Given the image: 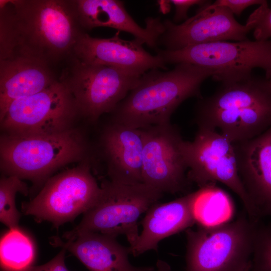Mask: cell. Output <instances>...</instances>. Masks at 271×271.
I'll return each mask as SVG.
<instances>
[{
  "instance_id": "cell-1",
  "label": "cell",
  "mask_w": 271,
  "mask_h": 271,
  "mask_svg": "<svg viewBox=\"0 0 271 271\" xmlns=\"http://www.w3.org/2000/svg\"><path fill=\"white\" fill-rule=\"evenodd\" d=\"M81 32L72 0L0 1V60L21 55L51 66L71 55Z\"/></svg>"
},
{
  "instance_id": "cell-2",
  "label": "cell",
  "mask_w": 271,
  "mask_h": 271,
  "mask_svg": "<svg viewBox=\"0 0 271 271\" xmlns=\"http://www.w3.org/2000/svg\"><path fill=\"white\" fill-rule=\"evenodd\" d=\"M151 70L142 75L136 86L111 112V120L134 128L165 124L187 99L202 97L200 88L212 77L210 69L180 63L170 71Z\"/></svg>"
},
{
  "instance_id": "cell-3",
  "label": "cell",
  "mask_w": 271,
  "mask_h": 271,
  "mask_svg": "<svg viewBox=\"0 0 271 271\" xmlns=\"http://www.w3.org/2000/svg\"><path fill=\"white\" fill-rule=\"evenodd\" d=\"M198 128L219 130L232 143L253 139L271 126V81L251 76L222 84L199 98L194 108Z\"/></svg>"
},
{
  "instance_id": "cell-4",
  "label": "cell",
  "mask_w": 271,
  "mask_h": 271,
  "mask_svg": "<svg viewBox=\"0 0 271 271\" xmlns=\"http://www.w3.org/2000/svg\"><path fill=\"white\" fill-rule=\"evenodd\" d=\"M88 149L85 139L74 128L49 134H3L1 168L7 176L43 182L61 167L83 159Z\"/></svg>"
},
{
  "instance_id": "cell-5",
  "label": "cell",
  "mask_w": 271,
  "mask_h": 271,
  "mask_svg": "<svg viewBox=\"0 0 271 271\" xmlns=\"http://www.w3.org/2000/svg\"><path fill=\"white\" fill-rule=\"evenodd\" d=\"M258 221L244 215L186 230V271H243L251 263Z\"/></svg>"
},
{
  "instance_id": "cell-6",
  "label": "cell",
  "mask_w": 271,
  "mask_h": 271,
  "mask_svg": "<svg viewBox=\"0 0 271 271\" xmlns=\"http://www.w3.org/2000/svg\"><path fill=\"white\" fill-rule=\"evenodd\" d=\"M96 203L83 214L75 227L65 232L66 240L84 233H97L113 237L124 235L133 245L139 233L138 221L153 204L157 203L163 193L141 183L124 184L105 181Z\"/></svg>"
},
{
  "instance_id": "cell-7",
  "label": "cell",
  "mask_w": 271,
  "mask_h": 271,
  "mask_svg": "<svg viewBox=\"0 0 271 271\" xmlns=\"http://www.w3.org/2000/svg\"><path fill=\"white\" fill-rule=\"evenodd\" d=\"M165 64L190 63L210 69L212 77L222 84L246 79L255 68L271 78V40L248 39L218 41L190 46L177 50H157Z\"/></svg>"
},
{
  "instance_id": "cell-8",
  "label": "cell",
  "mask_w": 271,
  "mask_h": 271,
  "mask_svg": "<svg viewBox=\"0 0 271 271\" xmlns=\"http://www.w3.org/2000/svg\"><path fill=\"white\" fill-rule=\"evenodd\" d=\"M60 78L71 92L80 115L95 122L111 113L141 76L113 66L82 63L72 56Z\"/></svg>"
},
{
  "instance_id": "cell-9",
  "label": "cell",
  "mask_w": 271,
  "mask_h": 271,
  "mask_svg": "<svg viewBox=\"0 0 271 271\" xmlns=\"http://www.w3.org/2000/svg\"><path fill=\"white\" fill-rule=\"evenodd\" d=\"M101 193L89 162L50 177L38 194L22 205L24 213L38 221H48L58 228L84 213Z\"/></svg>"
},
{
  "instance_id": "cell-10",
  "label": "cell",
  "mask_w": 271,
  "mask_h": 271,
  "mask_svg": "<svg viewBox=\"0 0 271 271\" xmlns=\"http://www.w3.org/2000/svg\"><path fill=\"white\" fill-rule=\"evenodd\" d=\"M80 115L75 99L59 79L43 91L16 100L0 118L5 134H49L73 128Z\"/></svg>"
},
{
  "instance_id": "cell-11",
  "label": "cell",
  "mask_w": 271,
  "mask_h": 271,
  "mask_svg": "<svg viewBox=\"0 0 271 271\" xmlns=\"http://www.w3.org/2000/svg\"><path fill=\"white\" fill-rule=\"evenodd\" d=\"M184 151L187 178L199 188L220 182L241 200L249 218L257 220L239 176L234 144L215 130L198 128L192 141H185Z\"/></svg>"
},
{
  "instance_id": "cell-12",
  "label": "cell",
  "mask_w": 271,
  "mask_h": 271,
  "mask_svg": "<svg viewBox=\"0 0 271 271\" xmlns=\"http://www.w3.org/2000/svg\"><path fill=\"white\" fill-rule=\"evenodd\" d=\"M143 131V183L163 193L184 191L190 182L184 151L185 141L171 122L141 128Z\"/></svg>"
},
{
  "instance_id": "cell-13",
  "label": "cell",
  "mask_w": 271,
  "mask_h": 271,
  "mask_svg": "<svg viewBox=\"0 0 271 271\" xmlns=\"http://www.w3.org/2000/svg\"><path fill=\"white\" fill-rule=\"evenodd\" d=\"M257 14L255 10L245 25L236 21L234 15L226 7L211 5L207 1L199 6L194 16L179 25L166 20L165 31L158 44L166 50H177L195 45L218 41L247 40V35L256 24Z\"/></svg>"
},
{
  "instance_id": "cell-14",
  "label": "cell",
  "mask_w": 271,
  "mask_h": 271,
  "mask_svg": "<svg viewBox=\"0 0 271 271\" xmlns=\"http://www.w3.org/2000/svg\"><path fill=\"white\" fill-rule=\"evenodd\" d=\"M119 34L118 31L111 38H100L82 31L71 56L83 63L113 66L139 76L152 69H167L159 55H152L144 48L143 41L125 40Z\"/></svg>"
},
{
  "instance_id": "cell-15",
  "label": "cell",
  "mask_w": 271,
  "mask_h": 271,
  "mask_svg": "<svg viewBox=\"0 0 271 271\" xmlns=\"http://www.w3.org/2000/svg\"><path fill=\"white\" fill-rule=\"evenodd\" d=\"M234 147L239 176L257 219L271 216V126Z\"/></svg>"
},
{
  "instance_id": "cell-16",
  "label": "cell",
  "mask_w": 271,
  "mask_h": 271,
  "mask_svg": "<svg viewBox=\"0 0 271 271\" xmlns=\"http://www.w3.org/2000/svg\"><path fill=\"white\" fill-rule=\"evenodd\" d=\"M100 145L110 180L124 184L143 183L142 129L110 120L102 131Z\"/></svg>"
},
{
  "instance_id": "cell-17",
  "label": "cell",
  "mask_w": 271,
  "mask_h": 271,
  "mask_svg": "<svg viewBox=\"0 0 271 271\" xmlns=\"http://www.w3.org/2000/svg\"><path fill=\"white\" fill-rule=\"evenodd\" d=\"M81 28L91 30L109 27L132 34L151 48H156L165 31L159 17L148 18L146 26H139L127 13L124 2L117 0H72Z\"/></svg>"
},
{
  "instance_id": "cell-18",
  "label": "cell",
  "mask_w": 271,
  "mask_h": 271,
  "mask_svg": "<svg viewBox=\"0 0 271 271\" xmlns=\"http://www.w3.org/2000/svg\"><path fill=\"white\" fill-rule=\"evenodd\" d=\"M198 194L197 190L172 201L151 206L142 221V231L134 243L127 247L129 253L136 256L156 250L163 239L190 228L196 222L194 205Z\"/></svg>"
},
{
  "instance_id": "cell-19",
  "label": "cell",
  "mask_w": 271,
  "mask_h": 271,
  "mask_svg": "<svg viewBox=\"0 0 271 271\" xmlns=\"http://www.w3.org/2000/svg\"><path fill=\"white\" fill-rule=\"evenodd\" d=\"M56 78L49 65L21 55L0 60V118L13 101L39 93Z\"/></svg>"
},
{
  "instance_id": "cell-20",
  "label": "cell",
  "mask_w": 271,
  "mask_h": 271,
  "mask_svg": "<svg viewBox=\"0 0 271 271\" xmlns=\"http://www.w3.org/2000/svg\"><path fill=\"white\" fill-rule=\"evenodd\" d=\"M63 241L54 237L51 244L68 250L90 271H152L153 267H136L128 260V248L115 237L97 233H84Z\"/></svg>"
},
{
  "instance_id": "cell-21",
  "label": "cell",
  "mask_w": 271,
  "mask_h": 271,
  "mask_svg": "<svg viewBox=\"0 0 271 271\" xmlns=\"http://www.w3.org/2000/svg\"><path fill=\"white\" fill-rule=\"evenodd\" d=\"M35 257L33 240L19 226L9 229L2 236L1 271H28L34 265Z\"/></svg>"
},
{
  "instance_id": "cell-22",
  "label": "cell",
  "mask_w": 271,
  "mask_h": 271,
  "mask_svg": "<svg viewBox=\"0 0 271 271\" xmlns=\"http://www.w3.org/2000/svg\"><path fill=\"white\" fill-rule=\"evenodd\" d=\"M194 205L196 222L211 226L228 221L233 214V203L229 196L215 184L198 190Z\"/></svg>"
},
{
  "instance_id": "cell-23",
  "label": "cell",
  "mask_w": 271,
  "mask_h": 271,
  "mask_svg": "<svg viewBox=\"0 0 271 271\" xmlns=\"http://www.w3.org/2000/svg\"><path fill=\"white\" fill-rule=\"evenodd\" d=\"M26 196L27 184L15 176H3L0 180V220L10 229L19 227L21 217L15 204L17 193Z\"/></svg>"
},
{
  "instance_id": "cell-24",
  "label": "cell",
  "mask_w": 271,
  "mask_h": 271,
  "mask_svg": "<svg viewBox=\"0 0 271 271\" xmlns=\"http://www.w3.org/2000/svg\"><path fill=\"white\" fill-rule=\"evenodd\" d=\"M249 271H271V224L257 225Z\"/></svg>"
},
{
  "instance_id": "cell-25",
  "label": "cell",
  "mask_w": 271,
  "mask_h": 271,
  "mask_svg": "<svg viewBox=\"0 0 271 271\" xmlns=\"http://www.w3.org/2000/svg\"><path fill=\"white\" fill-rule=\"evenodd\" d=\"M257 20L253 29V36L257 41H266L271 38V8L265 2L256 9Z\"/></svg>"
},
{
  "instance_id": "cell-26",
  "label": "cell",
  "mask_w": 271,
  "mask_h": 271,
  "mask_svg": "<svg viewBox=\"0 0 271 271\" xmlns=\"http://www.w3.org/2000/svg\"><path fill=\"white\" fill-rule=\"evenodd\" d=\"M265 2L264 0H217L211 3V5L226 7L233 15L239 16L247 8L252 5H262Z\"/></svg>"
},
{
  "instance_id": "cell-27",
  "label": "cell",
  "mask_w": 271,
  "mask_h": 271,
  "mask_svg": "<svg viewBox=\"0 0 271 271\" xmlns=\"http://www.w3.org/2000/svg\"><path fill=\"white\" fill-rule=\"evenodd\" d=\"M207 1L203 0H170L167 2L172 4L175 8V13L173 21L175 24L183 20H187L189 8L194 5H203Z\"/></svg>"
},
{
  "instance_id": "cell-28",
  "label": "cell",
  "mask_w": 271,
  "mask_h": 271,
  "mask_svg": "<svg viewBox=\"0 0 271 271\" xmlns=\"http://www.w3.org/2000/svg\"><path fill=\"white\" fill-rule=\"evenodd\" d=\"M66 250L63 248L56 256L46 263L33 265L28 271H69L65 263Z\"/></svg>"
},
{
  "instance_id": "cell-29",
  "label": "cell",
  "mask_w": 271,
  "mask_h": 271,
  "mask_svg": "<svg viewBox=\"0 0 271 271\" xmlns=\"http://www.w3.org/2000/svg\"><path fill=\"white\" fill-rule=\"evenodd\" d=\"M152 271H171L170 265L165 261L159 260L156 264V269Z\"/></svg>"
},
{
  "instance_id": "cell-30",
  "label": "cell",
  "mask_w": 271,
  "mask_h": 271,
  "mask_svg": "<svg viewBox=\"0 0 271 271\" xmlns=\"http://www.w3.org/2000/svg\"><path fill=\"white\" fill-rule=\"evenodd\" d=\"M250 267H251V263H250L249 265H248L245 268V269H244L243 271H249V270H250Z\"/></svg>"
},
{
  "instance_id": "cell-31",
  "label": "cell",
  "mask_w": 271,
  "mask_h": 271,
  "mask_svg": "<svg viewBox=\"0 0 271 271\" xmlns=\"http://www.w3.org/2000/svg\"><path fill=\"white\" fill-rule=\"evenodd\" d=\"M270 81H271V78H270Z\"/></svg>"
}]
</instances>
